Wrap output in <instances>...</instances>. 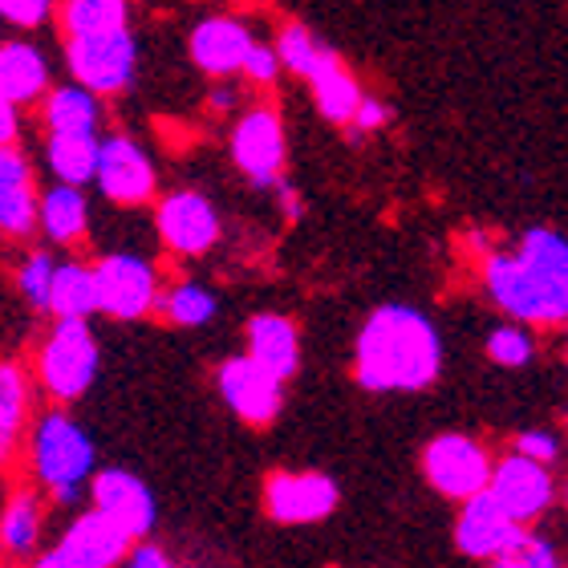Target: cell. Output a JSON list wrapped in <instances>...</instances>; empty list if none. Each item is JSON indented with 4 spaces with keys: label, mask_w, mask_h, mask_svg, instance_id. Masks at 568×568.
I'll return each mask as SVG.
<instances>
[{
    "label": "cell",
    "mask_w": 568,
    "mask_h": 568,
    "mask_svg": "<svg viewBox=\"0 0 568 568\" xmlns=\"http://www.w3.org/2000/svg\"><path fill=\"white\" fill-rule=\"evenodd\" d=\"M443 369V342L435 321L410 305L374 308L357 333L354 378L369 394L426 390Z\"/></svg>",
    "instance_id": "cell-1"
},
{
    "label": "cell",
    "mask_w": 568,
    "mask_h": 568,
    "mask_svg": "<svg viewBox=\"0 0 568 568\" xmlns=\"http://www.w3.org/2000/svg\"><path fill=\"white\" fill-rule=\"evenodd\" d=\"M487 296L520 325H565L568 317V244L552 227L524 232L511 252H487Z\"/></svg>",
    "instance_id": "cell-2"
},
{
    "label": "cell",
    "mask_w": 568,
    "mask_h": 568,
    "mask_svg": "<svg viewBox=\"0 0 568 568\" xmlns=\"http://www.w3.org/2000/svg\"><path fill=\"white\" fill-rule=\"evenodd\" d=\"M24 455H29V471L33 487L49 496L61 508H73L90 487L94 475V438L82 423L65 410H45V415L29 418L24 430Z\"/></svg>",
    "instance_id": "cell-3"
},
{
    "label": "cell",
    "mask_w": 568,
    "mask_h": 568,
    "mask_svg": "<svg viewBox=\"0 0 568 568\" xmlns=\"http://www.w3.org/2000/svg\"><path fill=\"white\" fill-rule=\"evenodd\" d=\"M98 378V342L85 317H58L37 354V382L53 403H78Z\"/></svg>",
    "instance_id": "cell-4"
},
{
    "label": "cell",
    "mask_w": 568,
    "mask_h": 568,
    "mask_svg": "<svg viewBox=\"0 0 568 568\" xmlns=\"http://www.w3.org/2000/svg\"><path fill=\"white\" fill-rule=\"evenodd\" d=\"M65 61H70L73 82L85 85L90 94H122L134 78V65H139V45H134L131 29L70 37Z\"/></svg>",
    "instance_id": "cell-5"
},
{
    "label": "cell",
    "mask_w": 568,
    "mask_h": 568,
    "mask_svg": "<svg viewBox=\"0 0 568 568\" xmlns=\"http://www.w3.org/2000/svg\"><path fill=\"white\" fill-rule=\"evenodd\" d=\"M484 491L508 511L511 520L524 524V528H532L536 520H545L548 508L557 504L552 467L528 459V455H516V450H511L508 459L491 463V475H487Z\"/></svg>",
    "instance_id": "cell-6"
},
{
    "label": "cell",
    "mask_w": 568,
    "mask_h": 568,
    "mask_svg": "<svg viewBox=\"0 0 568 568\" xmlns=\"http://www.w3.org/2000/svg\"><path fill=\"white\" fill-rule=\"evenodd\" d=\"M423 475L438 496L463 504L467 496L484 491L487 475H491V455L479 438L471 435H438L423 450Z\"/></svg>",
    "instance_id": "cell-7"
},
{
    "label": "cell",
    "mask_w": 568,
    "mask_h": 568,
    "mask_svg": "<svg viewBox=\"0 0 568 568\" xmlns=\"http://www.w3.org/2000/svg\"><path fill=\"white\" fill-rule=\"evenodd\" d=\"M98 281V313L114 321H139L154 308L159 293V273L151 261H142L134 252H110L94 264Z\"/></svg>",
    "instance_id": "cell-8"
},
{
    "label": "cell",
    "mask_w": 568,
    "mask_h": 568,
    "mask_svg": "<svg viewBox=\"0 0 568 568\" xmlns=\"http://www.w3.org/2000/svg\"><path fill=\"white\" fill-rule=\"evenodd\" d=\"M90 508L102 511L126 540H146L159 520V504L154 491L142 484L139 475L126 467H106V471L90 475Z\"/></svg>",
    "instance_id": "cell-9"
},
{
    "label": "cell",
    "mask_w": 568,
    "mask_h": 568,
    "mask_svg": "<svg viewBox=\"0 0 568 568\" xmlns=\"http://www.w3.org/2000/svg\"><path fill=\"white\" fill-rule=\"evenodd\" d=\"M94 183L119 207H142V203L154 200V187H159L154 163L146 159V151H142L139 142H131L126 134L98 139Z\"/></svg>",
    "instance_id": "cell-10"
},
{
    "label": "cell",
    "mask_w": 568,
    "mask_h": 568,
    "mask_svg": "<svg viewBox=\"0 0 568 568\" xmlns=\"http://www.w3.org/2000/svg\"><path fill=\"white\" fill-rule=\"evenodd\" d=\"M154 227H159L166 252H175V256H203L220 244V212L200 191L163 195L159 212H154Z\"/></svg>",
    "instance_id": "cell-11"
},
{
    "label": "cell",
    "mask_w": 568,
    "mask_h": 568,
    "mask_svg": "<svg viewBox=\"0 0 568 568\" xmlns=\"http://www.w3.org/2000/svg\"><path fill=\"white\" fill-rule=\"evenodd\" d=\"M524 532L528 528L511 520L487 491H475V496L463 499V511L455 520V548L471 560L516 557V548L524 545Z\"/></svg>",
    "instance_id": "cell-12"
},
{
    "label": "cell",
    "mask_w": 568,
    "mask_h": 568,
    "mask_svg": "<svg viewBox=\"0 0 568 568\" xmlns=\"http://www.w3.org/2000/svg\"><path fill=\"white\" fill-rule=\"evenodd\" d=\"M215 386L224 394L227 410L248 426H273L284 406V382L268 374L261 362H252L248 354L227 357L215 374Z\"/></svg>",
    "instance_id": "cell-13"
},
{
    "label": "cell",
    "mask_w": 568,
    "mask_h": 568,
    "mask_svg": "<svg viewBox=\"0 0 568 568\" xmlns=\"http://www.w3.org/2000/svg\"><path fill=\"white\" fill-rule=\"evenodd\" d=\"M337 484L321 471H276L264 484V511L276 524H321L337 508Z\"/></svg>",
    "instance_id": "cell-14"
},
{
    "label": "cell",
    "mask_w": 568,
    "mask_h": 568,
    "mask_svg": "<svg viewBox=\"0 0 568 568\" xmlns=\"http://www.w3.org/2000/svg\"><path fill=\"white\" fill-rule=\"evenodd\" d=\"M232 159L256 187H273L284 171V126L273 110H248L232 134Z\"/></svg>",
    "instance_id": "cell-15"
},
{
    "label": "cell",
    "mask_w": 568,
    "mask_h": 568,
    "mask_svg": "<svg viewBox=\"0 0 568 568\" xmlns=\"http://www.w3.org/2000/svg\"><path fill=\"white\" fill-rule=\"evenodd\" d=\"M131 545L134 540H126L102 511L90 508L82 516H73L70 528L53 545V552L70 568H119L126 560V552H131Z\"/></svg>",
    "instance_id": "cell-16"
},
{
    "label": "cell",
    "mask_w": 568,
    "mask_h": 568,
    "mask_svg": "<svg viewBox=\"0 0 568 568\" xmlns=\"http://www.w3.org/2000/svg\"><path fill=\"white\" fill-rule=\"evenodd\" d=\"M41 536H45V499L37 487H17L0 504V560L29 565L41 552Z\"/></svg>",
    "instance_id": "cell-17"
},
{
    "label": "cell",
    "mask_w": 568,
    "mask_h": 568,
    "mask_svg": "<svg viewBox=\"0 0 568 568\" xmlns=\"http://www.w3.org/2000/svg\"><path fill=\"white\" fill-rule=\"evenodd\" d=\"M37 227V187L33 171L12 142H0V232L12 240L33 236Z\"/></svg>",
    "instance_id": "cell-18"
},
{
    "label": "cell",
    "mask_w": 568,
    "mask_h": 568,
    "mask_svg": "<svg viewBox=\"0 0 568 568\" xmlns=\"http://www.w3.org/2000/svg\"><path fill=\"white\" fill-rule=\"evenodd\" d=\"M301 78L313 85V98H317L325 119L337 122V126H345V122L354 119L357 102H362V85H357V78L345 70V61L329 45L317 49V58L308 61V70Z\"/></svg>",
    "instance_id": "cell-19"
},
{
    "label": "cell",
    "mask_w": 568,
    "mask_h": 568,
    "mask_svg": "<svg viewBox=\"0 0 568 568\" xmlns=\"http://www.w3.org/2000/svg\"><path fill=\"white\" fill-rule=\"evenodd\" d=\"M252 33L232 17H212V21L195 24L191 33V61L212 78H227L240 73V61L248 53Z\"/></svg>",
    "instance_id": "cell-20"
},
{
    "label": "cell",
    "mask_w": 568,
    "mask_h": 568,
    "mask_svg": "<svg viewBox=\"0 0 568 568\" xmlns=\"http://www.w3.org/2000/svg\"><path fill=\"white\" fill-rule=\"evenodd\" d=\"M248 357L281 382H288L301 369V333L281 313H256L248 321Z\"/></svg>",
    "instance_id": "cell-21"
},
{
    "label": "cell",
    "mask_w": 568,
    "mask_h": 568,
    "mask_svg": "<svg viewBox=\"0 0 568 568\" xmlns=\"http://www.w3.org/2000/svg\"><path fill=\"white\" fill-rule=\"evenodd\" d=\"M49 85V61L41 58V49L29 41H9L0 45V94L9 98L12 106H29L45 94Z\"/></svg>",
    "instance_id": "cell-22"
},
{
    "label": "cell",
    "mask_w": 568,
    "mask_h": 568,
    "mask_svg": "<svg viewBox=\"0 0 568 568\" xmlns=\"http://www.w3.org/2000/svg\"><path fill=\"white\" fill-rule=\"evenodd\" d=\"M29 378L17 362H0V471L17 459L29 430Z\"/></svg>",
    "instance_id": "cell-23"
},
{
    "label": "cell",
    "mask_w": 568,
    "mask_h": 568,
    "mask_svg": "<svg viewBox=\"0 0 568 568\" xmlns=\"http://www.w3.org/2000/svg\"><path fill=\"white\" fill-rule=\"evenodd\" d=\"M37 224L45 227V236L53 244H78L90 227V203H85L82 187L73 183H58L37 200Z\"/></svg>",
    "instance_id": "cell-24"
},
{
    "label": "cell",
    "mask_w": 568,
    "mask_h": 568,
    "mask_svg": "<svg viewBox=\"0 0 568 568\" xmlns=\"http://www.w3.org/2000/svg\"><path fill=\"white\" fill-rule=\"evenodd\" d=\"M45 308L53 317H94L98 313V281L94 264L65 261L53 264V281H49V301Z\"/></svg>",
    "instance_id": "cell-25"
},
{
    "label": "cell",
    "mask_w": 568,
    "mask_h": 568,
    "mask_svg": "<svg viewBox=\"0 0 568 568\" xmlns=\"http://www.w3.org/2000/svg\"><path fill=\"white\" fill-rule=\"evenodd\" d=\"M98 94H90L85 85H58L45 98V126L49 134H98Z\"/></svg>",
    "instance_id": "cell-26"
},
{
    "label": "cell",
    "mask_w": 568,
    "mask_h": 568,
    "mask_svg": "<svg viewBox=\"0 0 568 568\" xmlns=\"http://www.w3.org/2000/svg\"><path fill=\"white\" fill-rule=\"evenodd\" d=\"M154 308L163 313V321L171 325H183V329H200L220 313V301H215L212 288H203L195 281H179L171 288H159L154 293Z\"/></svg>",
    "instance_id": "cell-27"
},
{
    "label": "cell",
    "mask_w": 568,
    "mask_h": 568,
    "mask_svg": "<svg viewBox=\"0 0 568 568\" xmlns=\"http://www.w3.org/2000/svg\"><path fill=\"white\" fill-rule=\"evenodd\" d=\"M49 171L58 175V183H73L82 187L94 179L98 166V134H53L45 151Z\"/></svg>",
    "instance_id": "cell-28"
},
{
    "label": "cell",
    "mask_w": 568,
    "mask_h": 568,
    "mask_svg": "<svg viewBox=\"0 0 568 568\" xmlns=\"http://www.w3.org/2000/svg\"><path fill=\"white\" fill-rule=\"evenodd\" d=\"M126 21H131V4L126 0H61V29H65V37L131 29Z\"/></svg>",
    "instance_id": "cell-29"
},
{
    "label": "cell",
    "mask_w": 568,
    "mask_h": 568,
    "mask_svg": "<svg viewBox=\"0 0 568 568\" xmlns=\"http://www.w3.org/2000/svg\"><path fill=\"white\" fill-rule=\"evenodd\" d=\"M487 357H491L496 366L520 369L536 357V337L520 321H516V325H496V329L487 333Z\"/></svg>",
    "instance_id": "cell-30"
},
{
    "label": "cell",
    "mask_w": 568,
    "mask_h": 568,
    "mask_svg": "<svg viewBox=\"0 0 568 568\" xmlns=\"http://www.w3.org/2000/svg\"><path fill=\"white\" fill-rule=\"evenodd\" d=\"M317 49H321V41L313 33H308L305 24H301V21H288L281 29V41H276V61H281L284 70L305 73L308 61L317 58Z\"/></svg>",
    "instance_id": "cell-31"
},
{
    "label": "cell",
    "mask_w": 568,
    "mask_h": 568,
    "mask_svg": "<svg viewBox=\"0 0 568 568\" xmlns=\"http://www.w3.org/2000/svg\"><path fill=\"white\" fill-rule=\"evenodd\" d=\"M53 256L49 252H29L21 264V273H17V288H21V296L29 301L33 308H45L49 301V281H53Z\"/></svg>",
    "instance_id": "cell-32"
},
{
    "label": "cell",
    "mask_w": 568,
    "mask_h": 568,
    "mask_svg": "<svg viewBox=\"0 0 568 568\" xmlns=\"http://www.w3.org/2000/svg\"><path fill=\"white\" fill-rule=\"evenodd\" d=\"M53 0H0V21L17 24V29H37L49 21Z\"/></svg>",
    "instance_id": "cell-33"
},
{
    "label": "cell",
    "mask_w": 568,
    "mask_h": 568,
    "mask_svg": "<svg viewBox=\"0 0 568 568\" xmlns=\"http://www.w3.org/2000/svg\"><path fill=\"white\" fill-rule=\"evenodd\" d=\"M240 73H248L256 85H273L276 78H281V61H276V49L256 45V41H252L248 53H244V61H240Z\"/></svg>",
    "instance_id": "cell-34"
},
{
    "label": "cell",
    "mask_w": 568,
    "mask_h": 568,
    "mask_svg": "<svg viewBox=\"0 0 568 568\" xmlns=\"http://www.w3.org/2000/svg\"><path fill=\"white\" fill-rule=\"evenodd\" d=\"M516 560H520L524 568H565L560 565V552L552 548V540L532 532V528L524 532V545L516 548Z\"/></svg>",
    "instance_id": "cell-35"
},
{
    "label": "cell",
    "mask_w": 568,
    "mask_h": 568,
    "mask_svg": "<svg viewBox=\"0 0 568 568\" xmlns=\"http://www.w3.org/2000/svg\"><path fill=\"white\" fill-rule=\"evenodd\" d=\"M516 455H528V459H536V463H557V455H560V438L552 435V430H524V435H516Z\"/></svg>",
    "instance_id": "cell-36"
},
{
    "label": "cell",
    "mask_w": 568,
    "mask_h": 568,
    "mask_svg": "<svg viewBox=\"0 0 568 568\" xmlns=\"http://www.w3.org/2000/svg\"><path fill=\"white\" fill-rule=\"evenodd\" d=\"M122 568H175V560L166 557L159 545H142V540H134L126 560H122Z\"/></svg>",
    "instance_id": "cell-37"
},
{
    "label": "cell",
    "mask_w": 568,
    "mask_h": 568,
    "mask_svg": "<svg viewBox=\"0 0 568 568\" xmlns=\"http://www.w3.org/2000/svg\"><path fill=\"white\" fill-rule=\"evenodd\" d=\"M386 119H390V110L382 106L378 98H366L362 94V102H357V110H354V126L357 131H382V126H386Z\"/></svg>",
    "instance_id": "cell-38"
},
{
    "label": "cell",
    "mask_w": 568,
    "mask_h": 568,
    "mask_svg": "<svg viewBox=\"0 0 568 568\" xmlns=\"http://www.w3.org/2000/svg\"><path fill=\"white\" fill-rule=\"evenodd\" d=\"M12 139H17V106L0 94V142H12Z\"/></svg>",
    "instance_id": "cell-39"
},
{
    "label": "cell",
    "mask_w": 568,
    "mask_h": 568,
    "mask_svg": "<svg viewBox=\"0 0 568 568\" xmlns=\"http://www.w3.org/2000/svg\"><path fill=\"white\" fill-rule=\"evenodd\" d=\"M29 568H70V565H65V560H61L58 552L49 548V552H37V557L29 560Z\"/></svg>",
    "instance_id": "cell-40"
},
{
    "label": "cell",
    "mask_w": 568,
    "mask_h": 568,
    "mask_svg": "<svg viewBox=\"0 0 568 568\" xmlns=\"http://www.w3.org/2000/svg\"><path fill=\"white\" fill-rule=\"evenodd\" d=\"M212 106L215 110H227V106H232V94H227V90H215V94H212Z\"/></svg>",
    "instance_id": "cell-41"
},
{
    "label": "cell",
    "mask_w": 568,
    "mask_h": 568,
    "mask_svg": "<svg viewBox=\"0 0 568 568\" xmlns=\"http://www.w3.org/2000/svg\"><path fill=\"white\" fill-rule=\"evenodd\" d=\"M487 565H491V568H524L516 557H499V560H487Z\"/></svg>",
    "instance_id": "cell-42"
}]
</instances>
